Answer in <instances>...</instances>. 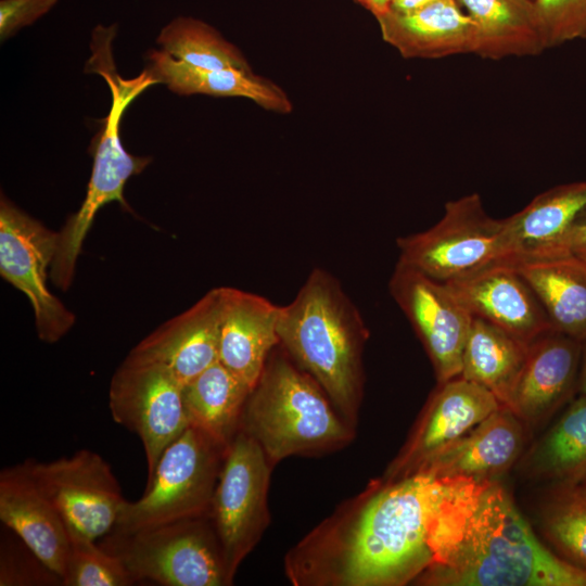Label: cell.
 <instances>
[{"label": "cell", "instance_id": "836d02e7", "mask_svg": "<svg viewBox=\"0 0 586 586\" xmlns=\"http://www.w3.org/2000/svg\"><path fill=\"white\" fill-rule=\"evenodd\" d=\"M58 0H1L0 39L7 40L21 28L47 14Z\"/></svg>", "mask_w": 586, "mask_h": 586}, {"label": "cell", "instance_id": "83f0119b", "mask_svg": "<svg viewBox=\"0 0 586 586\" xmlns=\"http://www.w3.org/2000/svg\"><path fill=\"white\" fill-rule=\"evenodd\" d=\"M540 480L573 486L586 477V395L575 398L526 458Z\"/></svg>", "mask_w": 586, "mask_h": 586}, {"label": "cell", "instance_id": "f35d334b", "mask_svg": "<svg viewBox=\"0 0 586 586\" xmlns=\"http://www.w3.org/2000/svg\"><path fill=\"white\" fill-rule=\"evenodd\" d=\"M576 486L579 487L584 493H586V477Z\"/></svg>", "mask_w": 586, "mask_h": 586}, {"label": "cell", "instance_id": "d590c367", "mask_svg": "<svg viewBox=\"0 0 586 586\" xmlns=\"http://www.w3.org/2000/svg\"><path fill=\"white\" fill-rule=\"evenodd\" d=\"M435 0H392L391 11L396 13H411L422 9Z\"/></svg>", "mask_w": 586, "mask_h": 586}, {"label": "cell", "instance_id": "7c38bea8", "mask_svg": "<svg viewBox=\"0 0 586 586\" xmlns=\"http://www.w3.org/2000/svg\"><path fill=\"white\" fill-rule=\"evenodd\" d=\"M31 476L54 504L66 526L95 540L116 523L123 498L111 466L81 449L52 461H25Z\"/></svg>", "mask_w": 586, "mask_h": 586}, {"label": "cell", "instance_id": "2e32d148", "mask_svg": "<svg viewBox=\"0 0 586 586\" xmlns=\"http://www.w3.org/2000/svg\"><path fill=\"white\" fill-rule=\"evenodd\" d=\"M583 342L556 330L528 344L508 407L526 425L549 419L577 391Z\"/></svg>", "mask_w": 586, "mask_h": 586}, {"label": "cell", "instance_id": "4fadbf2b", "mask_svg": "<svg viewBox=\"0 0 586 586\" xmlns=\"http://www.w3.org/2000/svg\"><path fill=\"white\" fill-rule=\"evenodd\" d=\"M388 291L423 344L438 383L459 377L473 316L445 283L399 262Z\"/></svg>", "mask_w": 586, "mask_h": 586}, {"label": "cell", "instance_id": "cb8c5ba5", "mask_svg": "<svg viewBox=\"0 0 586 586\" xmlns=\"http://www.w3.org/2000/svg\"><path fill=\"white\" fill-rule=\"evenodd\" d=\"M146 60L145 69L151 76L175 93L241 97L265 110L281 114L292 111V103L285 92L253 72L198 68L174 59L163 50H151Z\"/></svg>", "mask_w": 586, "mask_h": 586}, {"label": "cell", "instance_id": "e0dca14e", "mask_svg": "<svg viewBox=\"0 0 586 586\" xmlns=\"http://www.w3.org/2000/svg\"><path fill=\"white\" fill-rule=\"evenodd\" d=\"M501 406L491 392L461 377L438 383L416 433L392 468V475L416 472Z\"/></svg>", "mask_w": 586, "mask_h": 586}, {"label": "cell", "instance_id": "ba28073f", "mask_svg": "<svg viewBox=\"0 0 586 586\" xmlns=\"http://www.w3.org/2000/svg\"><path fill=\"white\" fill-rule=\"evenodd\" d=\"M396 244L399 263L443 283L511 258L506 218L487 215L477 193L447 202L433 227Z\"/></svg>", "mask_w": 586, "mask_h": 586}, {"label": "cell", "instance_id": "30bf717a", "mask_svg": "<svg viewBox=\"0 0 586 586\" xmlns=\"http://www.w3.org/2000/svg\"><path fill=\"white\" fill-rule=\"evenodd\" d=\"M56 247L58 232L1 195L0 275L27 296L38 337L49 344L60 341L76 321L47 284Z\"/></svg>", "mask_w": 586, "mask_h": 586}, {"label": "cell", "instance_id": "52a82bcc", "mask_svg": "<svg viewBox=\"0 0 586 586\" xmlns=\"http://www.w3.org/2000/svg\"><path fill=\"white\" fill-rule=\"evenodd\" d=\"M227 447L190 425L162 454L143 495L125 500L116 531H133L211 514Z\"/></svg>", "mask_w": 586, "mask_h": 586}, {"label": "cell", "instance_id": "5bb4252c", "mask_svg": "<svg viewBox=\"0 0 586 586\" xmlns=\"http://www.w3.org/2000/svg\"><path fill=\"white\" fill-rule=\"evenodd\" d=\"M225 288L208 291L141 340L128 355L160 364L182 385L188 383L218 361Z\"/></svg>", "mask_w": 586, "mask_h": 586}, {"label": "cell", "instance_id": "f1b7e54d", "mask_svg": "<svg viewBox=\"0 0 586 586\" xmlns=\"http://www.w3.org/2000/svg\"><path fill=\"white\" fill-rule=\"evenodd\" d=\"M156 42L164 52L193 67L252 72L235 46L212 26L192 17L173 20L161 30Z\"/></svg>", "mask_w": 586, "mask_h": 586}, {"label": "cell", "instance_id": "4dcf8cb0", "mask_svg": "<svg viewBox=\"0 0 586 586\" xmlns=\"http://www.w3.org/2000/svg\"><path fill=\"white\" fill-rule=\"evenodd\" d=\"M69 551L62 576L64 586H130L135 578L115 556L95 540L67 527Z\"/></svg>", "mask_w": 586, "mask_h": 586}, {"label": "cell", "instance_id": "74e56055", "mask_svg": "<svg viewBox=\"0 0 586 586\" xmlns=\"http://www.w3.org/2000/svg\"><path fill=\"white\" fill-rule=\"evenodd\" d=\"M577 391L586 395V340L582 351Z\"/></svg>", "mask_w": 586, "mask_h": 586}, {"label": "cell", "instance_id": "d4e9b609", "mask_svg": "<svg viewBox=\"0 0 586 586\" xmlns=\"http://www.w3.org/2000/svg\"><path fill=\"white\" fill-rule=\"evenodd\" d=\"M527 342L473 317L462 352L461 378L491 392L507 406L523 365Z\"/></svg>", "mask_w": 586, "mask_h": 586}, {"label": "cell", "instance_id": "ac0fdd59", "mask_svg": "<svg viewBox=\"0 0 586 586\" xmlns=\"http://www.w3.org/2000/svg\"><path fill=\"white\" fill-rule=\"evenodd\" d=\"M0 520L62 578L69 551L67 526L25 461L0 473Z\"/></svg>", "mask_w": 586, "mask_h": 586}, {"label": "cell", "instance_id": "3957f363", "mask_svg": "<svg viewBox=\"0 0 586 586\" xmlns=\"http://www.w3.org/2000/svg\"><path fill=\"white\" fill-rule=\"evenodd\" d=\"M280 345L343 412L361 390V353L368 330L341 282L314 268L295 297L280 306Z\"/></svg>", "mask_w": 586, "mask_h": 586}, {"label": "cell", "instance_id": "7402d4cb", "mask_svg": "<svg viewBox=\"0 0 586 586\" xmlns=\"http://www.w3.org/2000/svg\"><path fill=\"white\" fill-rule=\"evenodd\" d=\"M585 209L586 180L560 184L535 196L506 218L509 260L563 255L565 241Z\"/></svg>", "mask_w": 586, "mask_h": 586}, {"label": "cell", "instance_id": "8fae6325", "mask_svg": "<svg viewBox=\"0 0 586 586\" xmlns=\"http://www.w3.org/2000/svg\"><path fill=\"white\" fill-rule=\"evenodd\" d=\"M267 459L262 446L241 429L224 457L211 517L230 579L265 521Z\"/></svg>", "mask_w": 586, "mask_h": 586}, {"label": "cell", "instance_id": "7a4b0ae2", "mask_svg": "<svg viewBox=\"0 0 586 586\" xmlns=\"http://www.w3.org/2000/svg\"><path fill=\"white\" fill-rule=\"evenodd\" d=\"M418 579L434 586H586V570L546 547L494 481L455 552Z\"/></svg>", "mask_w": 586, "mask_h": 586}, {"label": "cell", "instance_id": "9a60e30c", "mask_svg": "<svg viewBox=\"0 0 586 586\" xmlns=\"http://www.w3.org/2000/svg\"><path fill=\"white\" fill-rule=\"evenodd\" d=\"M445 284L473 317L524 342L553 330L534 291L508 262Z\"/></svg>", "mask_w": 586, "mask_h": 586}, {"label": "cell", "instance_id": "4316f807", "mask_svg": "<svg viewBox=\"0 0 586 586\" xmlns=\"http://www.w3.org/2000/svg\"><path fill=\"white\" fill-rule=\"evenodd\" d=\"M476 22L484 59L536 55L545 50L533 0H458Z\"/></svg>", "mask_w": 586, "mask_h": 586}, {"label": "cell", "instance_id": "277c9868", "mask_svg": "<svg viewBox=\"0 0 586 586\" xmlns=\"http://www.w3.org/2000/svg\"><path fill=\"white\" fill-rule=\"evenodd\" d=\"M116 25L98 26L92 33L88 67L106 80L112 103L104 126L93 150V165L86 196L80 207L69 215L58 232L56 253L50 269L52 283L67 291L73 283L78 255L97 213L111 202H118L124 209L131 211L124 198L128 179L144 170L151 157L136 156L126 151L120 140V120L127 106L146 88L158 84L144 69L135 78H122L114 67L111 43Z\"/></svg>", "mask_w": 586, "mask_h": 586}, {"label": "cell", "instance_id": "5b68a950", "mask_svg": "<svg viewBox=\"0 0 586 586\" xmlns=\"http://www.w3.org/2000/svg\"><path fill=\"white\" fill-rule=\"evenodd\" d=\"M285 354L272 351L240 421L272 461L347 437L324 391Z\"/></svg>", "mask_w": 586, "mask_h": 586}, {"label": "cell", "instance_id": "9c48e42d", "mask_svg": "<svg viewBox=\"0 0 586 586\" xmlns=\"http://www.w3.org/2000/svg\"><path fill=\"white\" fill-rule=\"evenodd\" d=\"M182 387L164 366L130 355L111 379V416L140 438L148 479L164 450L190 426Z\"/></svg>", "mask_w": 586, "mask_h": 586}, {"label": "cell", "instance_id": "d6a6232c", "mask_svg": "<svg viewBox=\"0 0 586 586\" xmlns=\"http://www.w3.org/2000/svg\"><path fill=\"white\" fill-rule=\"evenodd\" d=\"M0 585H62V578L47 568L30 550L27 555L2 548Z\"/></svg>", "mask_w": 586, "mask_h": 586}, {"label": "cell", "instance_id": "f546056e", "mask_svg": "<svg viewBox=\"0 0 586 586\" xmlns=\"http://www.w3.org/2000/svg\"><path fill=\"white\" fill-rule=\"evenodd\" d=\"M540 526L562 558L586 570V493L560 485L542 509Z\"/></svg>", "mask_w": 586, "mask_h": 586}, {"label": "cell", "instance_id": "484cf974", "mask_svg": "<svg viewBox=\"0 0 586 586\" xmlns=\"http://www.w3.org/2000/svg\"><path fill=\"white\" fill-rule=\"evenodd\" d=\"M251 391L246 383L216 361L182 387L190 425L228 447L240 429Z\"/></svg>", "mask_w": 586, "mask_h": 586}, {"label": "cell", "instance_id": "6da1fadb", "mask_svg": "<svg viewBox=\"0 0 586 586\" xmlns=\"http://www.w3.org/2000/svg\"><path fill=\"white\" fill-rule=\"evenodd\" d=\"M493 482L416 471L383 488L365 507L349 538L343 581L403 585L443 564Z\"/></svg>", "mask_w": 586, "mask_h": 586}, {"label": "cell", "instance_id": "603a6c76", "mask_svg": "<svg viewBox=\"0 0 586 586\" xmlns=\"http://www.w3.org/2000/svg\"><path fill=\"white\" fill-rule=\"evenodd\" d=\"M534 291L553 330L586 340V264L569 255L508 262Z\"/></svg>", "mask_w": 586, "mask_h": 586}, {"label": "cell", "instance_id": "8d00e7d4", "mask_svg": "<svg viewBox=\"0 0 586 586\" xmlns=\"http://www.w3.org/2000/svg\"><path fill=\"white\" fill-rule=\"evenodd\" d=\"M378 20L391 11L392 0H356Z\"/></svg>", "mask_w": 586, "mask_h": 586}, {"label": "cell", "instance_id": "ffe728a7", "mask_svg": "<svg viewBox=\"0 0 586 586\" xmlns=\"http://www.w3.org/2000/svg\"><path fill=\"white\" fill-rule=\"evenodd\" d=\"M382 38L406 59L476 53L479 28L458 0H435L411 13L390 11L377 20Z\"/></svg>", "mask_w": 586, "mask_h": 586}, {"label": "cell", "instance_id": "d6986e66", "mask_svg": "<svg viewBox=\"0 0 586 586\" xmlns=\"http://www.w3.org/2000/svg\"><path fill=\"white\" fill-rule=\"evenodd\" d=\"M280 306L268 298L226 286L219 330L218 361L251 388L278 345Z\"/></svg>", "mask_w": 586, "mask_h": 586}, {"label": "cell", "instance_id": "44dd1931", "mask_svg": "<svg viewBox=\"0 0 586 586\" xmlns=\"http://www.w3.org/2000/svg\"><path fill=\"white\" fill-rule=\"evenodd\" d=\"M524 425L508 407L501 406L417 471L495 481L520 457L525 444Z\"/></svg>", "mask_w": 586, "mask_h": 586}, {"label": "cell", "instance_id": "e575fe53", "mask_svg": "<svg viewBox=\"0 0 586 586\" xmlns=\"http://www.w3.org/2000/svg\"><path fill=\"white\" fill-rule=\"evenodd\" d=\"M563 252L586 264V209L572 228Z\"/></svg>", "mask_w": 586, "mask_h": 586}, {"label": "cell", "instance_id": "8992f818", "mask_svg": "<svg viewBox=\"0 0 586 586\" xmlns=\"http://www.w3.org/2000/svg\"><path fill=\"white\" fill-rule=\"evenodd\" d=\"M189 518L133 531L112 530L99 544L137 582L162 586H220L231 579L215 532L205 518Z\"/></svg>", "mask_w": 586, "mask_h": 586}, {"label": "cell", "instance_id": "1f68e13d", "mask_svg": "<svg viewBox=\"0 0 586 586\" xmlns=\"http://www.w3.org/2000/svg\"><path fill=\"white\" fill-rule=\"evenodd\" d=\"M545 49L586 39V0H533Z\"/></svg>", "mask_w": 586, "mask_h": 586}]
</instances>
